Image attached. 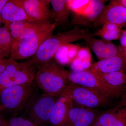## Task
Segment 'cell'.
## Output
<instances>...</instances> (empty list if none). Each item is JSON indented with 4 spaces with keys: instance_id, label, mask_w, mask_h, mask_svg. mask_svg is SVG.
Returning a JSON list of instances; mask_svg holds the SVG:
<instances>
[{
    "instance_id": "6da1fadb",
    "label": "cell",
    "mask_w": 126,
    "mask_h": 126,
    "mask_svg": "<svg viewBox=\"0 0 126 126\" xmlns=\"http://www.w3.org/2000/svg\"><path fill=\"white\" fill-rule=\"evenodd\" d=\"M35 80L44 93L59 98L69 85L67 71L51 59L36 65Z\"/></svg>"
},
{
    "instance_id": "7a4b0ae2",
    "label": "cell",
    "mask_w": 126,
    "mask_h": 126,
    "mask_svg": "<svg viewBox=\"0 0 126 126\" xmlns=\"http://www.w3.org/2000/svg\"><path fill=\"white\" fill-rule=\"evenodd\" d=\"M94 35V34L90 33L87 30L78 27L58 33L45 41L30 60L35 65L49 61L53 59L55 53L63 46L77 41L84 40Z\"/></svg>"
},
{
    "instance_id": "3957f363",
    "label": "cell",
    "mask_w": 126,
    "mask_h": 126,
    "mask_svg": "<svg viewBox=\"0 0 126 126\" xmlns=\"http://www.w3.org/2000/svg\"><path fill=\"white\" fill-rule=\"evenodd\" d=\"M32 83L9 87L0 92V112L16 115L25 109L34 95Z\"/></svg>"
},
{
    "instance_id": "277c9868",
    "label": "cell",
    "mask_w": 126,
    "mask_h": 126,
    "mask_svg": "<svg viewBox=\"0 0 126 126\" xmlns=\"http://www.w3.org/2000/svg\"><path fill=\"white\" fill-rule=\"evenodd\" d=\"M56 26L48 22L33 32L12 44L10 59L16 60L32 57L43 42L53 35Z\"/></svg>"
},
{
    "instance_id": "5b68a950",
    "label": "cell",
    "mask_w": 126,
    "mask_h": 126,
    "mask_svg": "<svg viewBox=\"0 0 126 126\" xmlns=\"http://www.w3.org/2000/svg\"><path fill=\"white\" fill-rule=\"evenodd\" d=\"M36 70L30 59L21 63L12 60L0 75V92L12 86L33 83Z\"/></svg>"
},
{
    "instance_id": "8992f818",
    "label": "cell",
    "mask_w": 126,
    "mask_h": 126,
    "mask_svg": "<svg viewBox=\"0 0 126 126\" xmlns=\"http://www.w3.org/2000/svg\"><path fill=\"white\" fill-rule=\"evenodd\" d=\"M58 98L44 93L38 96L33 95L25 109L27 119L38 126L49 124Z\"/></svg>"
},
{
    "instance_id": "52a82bcc",
    "label": "cell",
    "mask_w": 126,
    "mask_h": 126,
    "mask_svg": "<svg viewBox=\"0 0 126 126\" xmlns=\"http://www.w3.org/2000/svg\"><path fill=\"white\" fill-rule=\"evenodd\" d=\"M68 79L71 83L78 84L99 93L112 99L122 96L124 92L112 87L87 70L67 71Z\"/></svg>"
},
{
    "instance_id": "ba28073f",
    "label": "cell",
    "mask_w": 126,
    "mask_h": 126,
    "mask_svg": "<svg viewBox=\"0 0 126 126\" xmlns=\"http://www.w3.org/2000/svg\"><path fill=\"white\" fill-rule=\"evenodd\" d=\"M74 106L98 109L110 106L111 99L99 93L78 84L70 83L67 88Z\"/></svg>"
},
{
    "instance_id": "9c48e42d",
    "label": "cell",
    "mask_w": 126,
    "mask_h": 126,
    "mask_svg": "<svg viewBox=\"0 0 126 126\" xmlns=\"http://www.w3.org/2000/svg\"><path fill=\"white\" fill-rule=\"evenodd\" d=\"M107 23L122 26L126 24V8L119 0H111L94 23L95 27Z\"/></svg>"
},
{
    "instance_id": "30bf717a",
    "label": "cell",
    "mask_w": 126,
    "mask_h": 126,
    "mask_svg": "<svg viewBox=\"0 0 126 126\" xmlns=\"http://www.w3.org/2000/svg\"><path fill=\"white\" fill-rule=\"evenodd\" d=\"M101 112L99 109L74 106L63 126H92Z\"/></svg>"
},
{
    "instance_id": "8fae6325",
    "label": "cell",
    "mask_w": 126,
    "mask_h": 126,
    "mask_svg": "<svg viewBox=\"0 0 126 126\" xmlns=\"http://www.w3.org/2000/svg\"><path fill=\"white\" fill-rule=\"evenodd\" d=\"M73 106L72 97L66 89L55 104L49 119V124L50 126H63Z\"/></svg>"
},
{
    "instance_id": "7c38bea8",
    "label": "cell",
    "mask_w": 126,
    "mask_h": 126,
    "mask_svg": "<svg viewBox=\"0 0 126 126\" xmlns=\"http://www.w3.org/2000/svg\"><path fill=\"white\" fill-rule=\"evenodd\" d=\"M1 20L6 25L21 21H35L26 14L23 7L22 0H7L1 12Z\"/></svg>"
},
{
    "instance_id": "4fadbf2b",
    "label": "cell",
    "mask_w": 126,
    "mask_h": 126,
    "mask_svg": "<svg viewBox=\"0 0 126 126\" xmlns=\"http://www.w3.org/2000/svg\"><path fill=\"white\" fill-rule=\"evenodd\" d=\"M51 0H22L23 7L29 16L38 21H50Z\"/></svg>"
},
{
    "instance_id": "5bb4252c",
    "label": "cell",
    "mask_w": 126,
    "mask_h": 126,
    "mask_svg": "<svg viewBox=\"0 0 126 126\" xmlns=\"http://www.w3.org/2000/svg\"><path fill=\"white\" fill-rule=\"evenodd\" d=\"M126 67V55L120 53L94 63L87 70L94 73L106 74L123 70Z\"/></svg>"
},
{
    "instance_id": "9a60e30c",
    "label": "cell",
    "mask_w": 126,
    "mask_h": 126,
    "mask_svg": "<svg viewBox=\"0 0 126 126\" xmlns=\"http://www.w3.org/2000/svg\"><path fill=\"white\" fill-rule=\"evenodd\" d=\"M92 126H126V107L101 111Z\"/></svg>"
},
{
    "instance_id": "2e32d148",
    "label": "cell",
    "mask_w": 126,
    "mask_h": 126,
    "mask_svg": "<svg viewBox=\"0 0 126 126\" xmlns=\"http://www.w3.org/2000/svg\"><path fill=\"white\" fill-rule=\"evenodd\" d=\"M88 47L92 50L99 60L117 56L121 53L117 46L111 41L97 39L90 37L84 40Z\"/></svg>"
},
{
    "instance_id": "e0dca14e",
    "label": "cell",
    "mask_w": 126,
    "mask_h": 126,
    "mask_svg": "<svg viewBox=\"0 0 126 126\" xmlns=\"http://www.w3.org/2000/svg\"><path fill=\"white\" fill-rule=\"evenodd\" d=\"M48 22L50 21H21L6 25L10 31L13 44L29 35Z\"/></svg>"
},
{
    "instance_id": "ac0fdd59",
    "label": "cell",
    "mask_w": 126,
    "mask_h": 126,
    "mask_svg": "<svg viewBox=\"0 0 126 126\" xmlns=\"http://www.w3.org/2000/svg\"><path fill=\"white\" fill-rule=\"evenodd\" d=\"M50 3L52 6L50 16L53 23L56 26L66 24L70 14L67 0H51Z\"/></svg>"
},
{
    "instance_id": "d6986e66",
    "label": "cell",
    "mask_w": 126,
    "mask_h": 126,
    "mask_svg": "<svg viewBox=\"0 0 126 126\" xmlns=\"http://www.w3.org/2000/svg\"><path fill=\"white\" fill-rule=\"evenodd\" d=\"M105 1L93 0L92 4L88 12L82 16L73 19L76 25H87L93 24L99 17L106 7Z\"/></svg>"
},
{
    "instance_id": "ffe728a7",
    "label": "cell",
    "mask_w": 126,
    "mask_h": 126,
    "mask_svg": "<svg viewBox=\"0 0 126 126\" xmlns=\"http://www.w3.org/2000/svg\"><path fill=\"white\" fill-rule=\"evenodd\" d=\"M93 73L109 86L124 93L126 92V74L123 70L106 74Z\"/></svg>"
},
{
    "instance_id": "44dd1931",
    "label": "cell",
    "mask_w": 126,
    "mask_h": 126,
    "mask_svg": "<svg viewBox=\"0 0 126 126\" xmlns=\"http://www.w3.org/2000/svg\"><path fill=\"white\" fill-rule=\"evenodd\" d=\"M92 54L88 47H80L77 58L71 63L72 71H83L91 67Z\"/></svg>"
},
{
    "instance_id": "7402d4cb",
    "label": "cell",
    "mask_w": 126,
    "mask_h": 126,
    "mask_svg": "<svg viewBox=\"0 0 126 126\" xmlns=\"http://www.w3.org/2000/svg\"><path fill=\"white\" fill-rule=\"evenodd\" d=\"M79 48L78 46L72 44L65 45L56 52L54 57L61 64L71 63L77 58Z\"/></svg>"
},
{
    "instance_id": "603a6c76",
    "label": "cell",
    "mask_w": 126,
    "mask_h": 126,
    "mask_svg": "<svg viewBox=\"0 0 126 126\" xmlns=\"http://www.w3.org/2000/svg\"><path fill=\"white\" fill-rule=\"evenodd\" d=\"M12 41L9 28L6 25L0 27V59L11 55Z\"/></svg>"
},
{
    "instance_id": "cb8c5ba5",
    "label": "cell",
    "mask_w": 126,
    "mask_h": 126,
    "mask_svg": "<svg viewBox=\"0 0 126 126\" xmlns=\"http://www.w3.org/2000/svg\"><path fill=\"white\" fill-rule=\"evenodd\" d=\"M122 26L114 24L107 23L103 26L101 29L94 35L101 37L102 39L111 41L120 38L123 32Z\"/></svg>"
},
{
    "instance_id": "d4e9b609",
    "label": "cell",
    "mask_w": 126,
    "mask_h": 126,
    "mask_svg": "<svg viewBox=\"0 0 126 126\" xmlns=\"http://www.w3.org/2000/svg\"><path fill=\"white\" fill-rule=\"evenodd\" d=\"M92 2L93 0H67L73 19L86 15L91 8Z\"/></svg>"
},
{
    "instance_id": "484cf974",
    "label": "cell",
    "mask_w": 126,
    "mask_h": 126,
    "mask_svg": "<svg viewBox=\"0 0 126 126\" xmlns=\"http://www.w3.org/2000/svg\"><path fill=\"white\" fill-rule=\"evenodd\" d=\"M3 126H38L27 118L14 116L5 120Z\"/></svg>"
},
{
    "instance_id": "4316f807",
    "label": "cell",
    "mask_w": 126,
    "mask_h": 126,
    "mask_svg": "<svg viewBox=\"0 0 126 126\" xmlns=\"http://www.w3.org/2000/svg\"><path fill=\"white\" fill-rule=\"evenodd\" d=\"M12 61L10 59H0V75L5 70L6 67Z\"/></svg>"
},
{
    "instance_id": "83f0119b",
    "label": "cell",
    "mask_w": 126,
    "mask_h": 126,
    "mask_svg": "<svg viewBox=\"0 0 126 126\" xmlns=\"http://www.w3.org/2000/svg\"><path fill=\"white\" fill-rule=\"evenodd\" d=\"M126 107V92L121 97L120 100L116 104L115 108L117 109Z\"/></svg>"
},
{
    "instance_id": "f1b7e54d",
    "label": "cell",
    "mask_w": 126,
    "mask_h": 126,
    "mask_svg": "<svg viewBox=\"0 0 126 126\" xmlns=\"http://www.w3.org/2000/svg\"><path fill=\"white\" fill-rule=\"evenodd\" d=\"M120 41L121 45L126 48V30L123 32L120 38Z\"/></svg>"
},
{
    "instance_id": "f546056e",
    "label": "cell",
    "mask_w": 126,
    "mask_h": 126,
    "mask_svg": "<svg viewBox=\"0 0 126 126\" xmlns=\"http://www.w3.org/2000/svg\"><path fill=\"white\" fill-rule=\"evenodd\" d=\"M7 0H0V19L2 10L5 4L7 2Z\"/></svg>"
},
{
    "instance_id": "4dcf8cb0",
    "label": "cell",
    "mask_w": 126,
    "mask_h": 126,
    "mask_svg": "<svg viewBox=\"0 0 126 126\" xmlns=\"http://www.w3.org/2000/svg\"><path fill=\"white\" fill-rule=\"evenodd\" d=\"M5 120L4 119L2 115L0 114V126H3L4 124Z\"/></svg>"
},
{
    "instance_id": "1f68e13d",
    "label": "cell",
    "mask_w": 126,
    "mask_h": 126,
    "mask_svg": "<svg viewBox=\"0 0 126 126\" xmlns=\"http://www.w3.org/2000/svg\"><path fill=\"white\" fill-rule=\"evenodd\" d=\"M119 1L121 4L126 8V0H121Z\"/></svg>"
},
{
    "instance_id": "d6a6232c",
    "label": "cell",
    "mask_w": 126,
    "mask_h": 126,
    "mask_svg": "<svg viewBox=\"0 0 126 126\" xmlns=\"http://www.w3.org/2000/svg\"><path fill=\"white\" fill-rule=\"evenodd\" d=\"M1 22H1V19H0V26L1 24Z\"/></svg>"
},
{
    "instance_id": "836d02e7",
    "label": "cell",
    "mask_w": 126,
    "mask_h": 126,
    "mask_svg": "<svg viewBox=\"0 0 126 126\" xmlns=\"http://www.w3.org/2000/svg\"></svg>"
}]
</instances>
